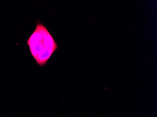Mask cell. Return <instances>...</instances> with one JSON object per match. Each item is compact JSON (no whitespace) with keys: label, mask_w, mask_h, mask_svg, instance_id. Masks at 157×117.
I'll list each match as a JSON object with an SVG mask.
<instances>
[{"label":"cell","mask_w":157,"mask_h":117,"mask_svg":"<svg viewBox=\"0 0 157 117\" xmlns=\"http://www.w3.org/2000/svg\"><path fill=\"white\" fill-rule=\"evenodd\" d=\"M26 44L36 63L40 67L44 66L58 48V44L47 28L38 20Z\"/></svg>","instance_id":"6da1fadb"}]
</instances>
